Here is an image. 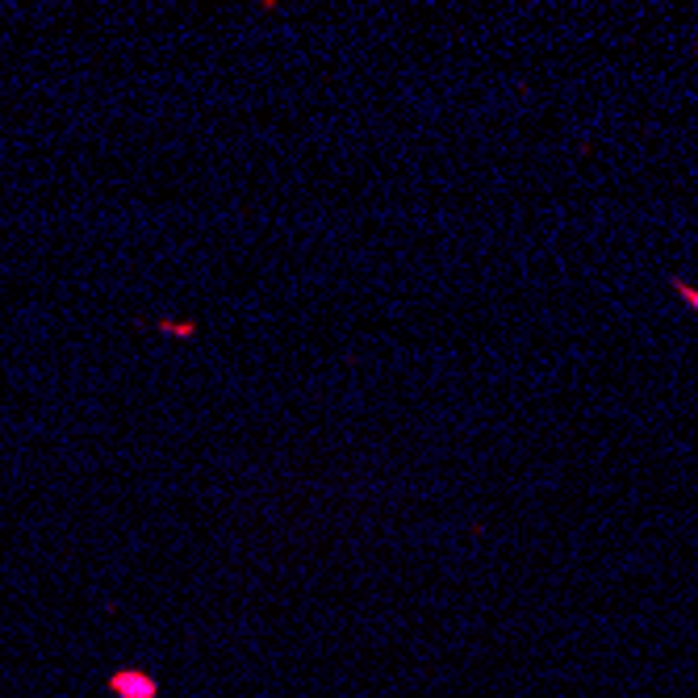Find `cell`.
I'll return each instance as SVG.
<instances>
[{"label":"cell","mask_w":698,"mask_h":698,"mask_svg":"<svg viewBox=\"0 0 698 698\" xmlns=\"http://www.w3.org/2000/svg\"><path fill=\"white\" fill-rule=\"evenodd\" d=\"M105 690L113 698H159V677L146 669H113L105 677Z\"/></svg>","instance_id":"obj_1"},{"label":"cell","mask_w":698,"mask_h":698,"mask_svg":"<svg viewBox=\"0 0 698 698\" xmlns=\"http://www.w3.org/2000/svg\"><path fill=\"white\" fill-rule=\"evenodd\" d=\"M151 327H155L159 335H168V339H197V335H201V322H197V318H172V314L155 318Z\"/></svg>","instance_id":"obj_2"},{"label":"cell","mask_w":698,"mask_h":698,"mask_svg":"<svg viewBox=\"0 0 698 698\" xmlns=\"http://www.w3.org/2000/svg\"><path fill=\"white\" fill-rule=\"evenodd\" d=\"M669 285H673V293H677V297H681V301L698 314V285H690V281H681V276H669Z\"/></svg>","instance_id":"obj_3"},{"label":"cell","mask_w":698,"mask_h":698,"mask_svg":"<svg viewBox=\"0 0 698 698\" xmlns=\"http://www.w3.org/2000/svg\"><path fill=\"white\" fill-rule=\"evenodd\" d=\"M694 59H698V38H694Z\"/></svg>","instance_id":"obj_4"}]
</instances>
